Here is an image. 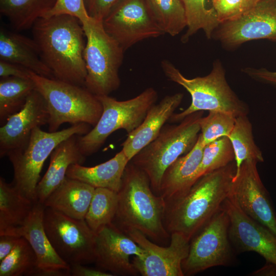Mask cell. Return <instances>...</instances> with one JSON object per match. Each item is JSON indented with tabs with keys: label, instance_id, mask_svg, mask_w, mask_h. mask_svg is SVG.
Listing matches in <instances>:
<instances>
[{
	"label": "cell",
	"instance_id": "4316f807",
	"mask_svg": "<svg viewBox=\"0 0 276 276\" xmlns=\"http://www.w3.org/2000/svg\"><path fill=\"white\" fill-rule=\"evenodd\" d=\"M56 0H0L1 14L12 27L21 31L32 28L54 7Z\"/></svg>",
	"mask_w": 276,
	"mask_h": 276
},
{
	"label": "cell",
	"instance_id": "3957f363",
	"mask_svg": "<svg viewBox=\"0 0 276 276\" xmlns=\"http://www.w3.org/2000/svg\"><path fill=\"white\" fill-rule=\"evenodd\" d=\"M113 223L124 232L136 229L156 243H165L170 235L164 225L166 202L152 190L147 174L130 161L118 192Z\"/></svg>",
	"mask_w": 276,
	"mask_h": 276
},
{
	"label": "cell",
	"instance_id": "ac0fdd59",
	"mask_svg": "<svg viewBox=\"0 0 276 276\" xmlns=\"http://www.w3.org/2000/svg\"><path fill=\"white\" fill-rule=\"evenodd\" d=\"M49 113L46 102L35 89L28 97L23 107L10 116L0 128V156L23 145L33 130L48 124Z\"/></svg>",
	"mask_w": 276,
	"mask_h": 276
},
{
	"label": "cell",
	"instance_id": "b9f144b4",
	"mask_svg": "<svg viewBox=\"0 0 276 276\" xmlns=\"http://www.w3.org/2000/svg\"><path fill=\"white\" fill-rule=\"evenodd\" d=\"M20 237L10 235H0V261L12 251Z\"/></svg>",
	"mask_w": 276,
	"mask_h": 276
},
{
	"label": "cell",
	"instance_id": "8d00e7d4",
	"mask_svg": "<svg viewBox=\"0 0 276 276\" xmlns=\"http://www.w3.org/2000/svg\"><path fill=\"white\" fill-rule=\"evenodd\" d=\"M60 15L75 17L81 24L91 18L87 12L84 0H56L53 8L43 17Z\"/></svg>",
	"mask_w": 276,
	"mask_h": 276
},
{
	"label": "cell",
	"instance_id": "e0dca14e",
	"mask_svg": "<svg viewBox=\"0 0 276 276\" xmlns=\"http://www.w3.org/2000/svg\"><path fill=\"white\" fill-rule=\"evenodd\" d=\"M222 207L229 217L228 237L236 251L256 252L276 265V236L245 214L229 196Z\"/></svg>",
	"mask_w": 276,
	"mask_h": 276
},
{
	"label": "cell",
	"instance_id": "ffe728a7",
	"mask_svg": "<svg viewBox=\"0 0 276 276\" xmlns=\"http://www.w3.org/2000/svg\"><path fill=\"white\" fill-rule=\"evenodd\" d=\"M183 94L180 93L167 95L158 103L153 104L141 124L128 134L122 144V150L129 160L154 140L181 104Z\"/></svg>",
	"mask_w": 276,
	"mask_h": 276
},
{
	"label": "cell",
	"instance_id": "8992f818",
	"mask_svg": "<svg viewBox=\"0 0 276 276\" xmlns=\"http://www.w3.org/2000/svg\"><path fill=\"white\" fill-rule=\"evenodd\" d=\"M30 79L43 97L48 109L49 132L64 123H81L94 126L103 111L97 96L84 86L39 76L31 72Z\"/></svg>",
	"mask_w": 276,
	"mask_h": 276
},
{
	"label": "cell",
	"instance_id": "836d02e7",
	"mask_svg": "<svg viewBox=\"0 0 276 276\" xmlns=\"http://www.w3.org/2000/svg\"><path fill=\"white\" fill-rule=\"evenodd\" d=\"M234 160V151L227 136L222 137L205 145L197 174V180L208 173L226 166Z\"/></svg>",
	"mask_w": 276,
	"mask_h": 276
},
{
	"label": "cell",
	"instance_id": "d4e9b609",
	"mask_svg": "<svg viewBox=\"0 0 276 276\" xmlns=\"http://www.w3.org/2000/svg\"><path fill=\"white\" fill-rule=\"evenodd\" d=\"M129 162L121 150L109 160L94 167H85L79 164L71 165L67 169L66 176L95 188H105L118 192Z\"/></svg>",
	"mask_w": 276,
	"mask_h": 276
},
{
	"label": "cell",
	"instance_id": "74e56055",
	"mask_svg": "<svg viewBox=\"0 0 276 276\" xmlns=\"http://www.w3.org/2000/svg\"><path fill=\"white\" fill-rule=\"evenodd\" d=\"M119 0H84L89 16L103 21L113 6Z\"/></svg>",
	"mask_w": 276,
	"mask_h": 276
},
{
	"label": "cell",
	"instance_id": "60d3db41",
	"mask_svg": "<svg viewBox=\"0 0 276 276\" xmlns=\"http://www.w3.org/2000/svg\"><path fill=\"white\" fill-rule=\"evenodd\" d=\"M71 266V274L72 276H113L109 272L100 268L87 267L82 264H73Z\"/></svg>",
	"mask_w": 276,
	"mask_h": 276
},
{
	"label": "cell",
	"instance_id": "d6986e66",
	"mask_svg": "<svg viewBox=\"0 0 276 276\" xmlns=\"http://www.w3.org/2000/svg\"><path fill=\"white\" fill-rule=\"evenodd\" d=\"M44 209L42 203L36 202L15 236L24 237L35 254L37 263L35 276L71 275L70 265L57 254L45 233L43 222Z\"/></svg>",
	"mask_w": 276,
	"mask_h": 276
},
{
	"label": "cell",
	"instance_id": "d6a6232c",
	"mask_svg": "<svg viewBox=\"0 0 276 276\" xmlns=\"http://www.w3.org/2000/svg\"><path fill=\"white\" fill-rule=\"evenodd\" d=\"M35 254L29 242L20 237L12 251L0 261V276H35Z\"/></svg>",
	"mask_w": 276,
	"mask_h": 276
},
{
	"label": "cell",
	"instance_id": "ba28073f",
	"mask_svg": "<svg viewBox=\"0 0 276 276\" xmlns=\"http://www.w3.org/2000/svg\"><path fill=\"white\" fill-rule=\"evenodd\" d=\"M82 26L86 37L84 87L96 96L109 95L120 86L124 51L105 31L102 21L91 18Z\"/></svg>",
	"mask_w": 276,
	"mask_h": 276
},
{
	"label": "cell",
	"instance_id": "8fae6325",
	"mask_svg": "<svg viewBox=\"0 0 276 276\" xmlns=\"http://www.w3.org/2000/svg\"><path fill=\"white\" fill-rule=\"evenodd\" d=\"M43 222L53 247L66 263L71 266L95 262L96 233L84 219L73 218L44 206Z\"/></svg>",
	"mask_w": 276,
	"mask_h": 276
},
{
	"label": "cell",
	"instance_id": "6da1fadb",
	"mask_svg": "<svg viewBox=\"0 0 276 276\" xmlns=\"http://www.w3.org/2000/svg\"><path fill=\"white\" fill-rule=\"evenodd\" d=\"M32 28L41 57L55 79L84 86L86 37L80 21L68 15L41 17Z\"/></svg>",
	"mask_w": 276,
	"mask_h": 276
},
{
	"label": "cell",
	"instance_id": "44dd1931",
	"mask_svg": "<svg viewBox=\"0 0 276 276\" xmlns=\"http://www.w3.org/2000/svg\"><path fill=\"white\" fill-rule=\"evenodd\" d=\"M204 146L200 133L193 148L165 170L161 180L159 195L166 202L185 194L197 180V174Z\"/></svg>",
	"mask_w": 276,
	"mask_h": 276
},
{
	"label": "cell",
	"instance_id": "e575fe53",
	"mask_svg": "<svg viewBox=\"0 0 276 276\" xmlns=\"http://www.w3.org/2000/svg\"><path fill=\"white\" fill-rule=\"evenodd\" d=\"M200 121V134L205 145L222 137L228 136L232 131L236 118L220 111H209Z\"/></svg>",
	"mask_w": 276,
	"mask_h": 276
},
{
	"label": "cell",
	"instance_id": "2e32d148",
	"mask_svg": "<svg viewBox=\"0 0 276 276\" xmlns=\"http://www.w3.org/2000/svg\"><path fill=\"white\" fill-rule=\"evenodd\" d=\"M145 255L144 250L113 223L96 233L95 263L99 268L114 275L138 274L130 258H143Z\"/></svg>",
	"mask_w": 276,
	"mask_h": 276
},
{
	"label": "cell",
	"instance_id": "9c48e42d",
	"mask_svg": "<svg viewBox=\"0 0 276 276\" xmlns=\"http://www.w3.org/2000/svg\"><path fill=\"white\" fill-rule=\"evenodd\" d=\"M97 97L102 105L101 116L87 133L78 136L80 150L86 157L97 152L113 132L124 129L129 134L138 127L150 108L156 103L158 94L153 88L148 87L137 96L124 101L109 95Z\"/></svg>",
	"mask_w": 276,
	"mask_h": 276
},
{
	"label": "cell",
	"instance_id": "cb8c5ba5",
	"mask_svg": "<svg viewBox=\"0 0 276 276\" xmlns=\"http://www.w3.org/2000/svg\"><path fill=\"white\" fill-rule=\"evenodd\" d=\"M95 190L89 185L66 176L43 205L70 217L84 219Z\"/></svg>",
	"mask_w": 276,
	"mask_h": 276
},
{
	"label": "cell",
	"instance_id": "484cf974",
	"mask_svg": "<svg viewBox=\"0 0 276 276\" xmlns=\"http://www.w3.org/2000/svg\"><path fill=\"white\" fill-rule=\"evenodd\" d=\"M36 202L24 195L12 183L0 177V235L15 236Z\"/></svg>",
	"mask_w": 276,
	"mask_h": 276
},
{
	"label": "cell",
	"instance_id": "f546056e",
	"mask_svg": "<svg viewBox=\"0 0 276 276\" xmlns=\"http://www.w3.org/2000/svg\"><path fill=\"white\" fill-rule=\"evenodd\" d=\"M155 21L164 33L172 36L187 27V19L181 0H144Z\"/></svg>",
	"mask_w": 276,
	"mask_h": 276
},
{
	"label": "cell",
	"instance_id": "83f0119b",
	"mask_svg": "<svg viewBox=\"0 0 276 276\" xmlns=\"http://www.w3.org/2000/svg\"><path fill=\"white\" fill-rule=\"evenodd\" d=\"M31 79L15 77L0 79V124L3 125L11 115L24 106L29 95L35 90Z\"/></svg>",
	"mask_w": 276,
	"mask_h": 276
},
{
	"label": "cell",
	"instance_id": "4dcf8cb0",
	"mask_svg": "<svg viewBox=\"0 0 276 276\" xmlns=\"http://www.w3.org/2000/svg\"><path fill=\"white\" fill-rule=\"evenodd\" d=\"M118 204V192L105 188H95L84 218L87 224L94 233L112 223Z\"/></svg>",
	"mask_w": 276,
	"mask_h": 276
},
{
	"label": "cell",
	"instance_id": "52a82bcc",
	"mask_svg": "<svg viewBox=\"0 0 276 276\" xmlns=\"http://www.w3.org/2000/svg\"><path fill=\"white\" fill-rule=\"evenodd\" d=\"M91 126L81 123L55 132H46L40 127L34 129L23 145L6 155L13 166L12 183L24 195L37 202L36 190L45 160L62 141L73 135L87 133Z\"/></svg>",
	"mask_w": 276,
	"mask_h": 276
},
{
	"label": "cell",
	"instance_id": "7a4b0ae2",
	"mask_svg": "<svg viewBox=\"0 0 276 276\" xmlns=\"http://www.w3.org/2000/svg\"><path fill=\"white\" fill-rule=\"evenodd\" d=\"M235 162L200 177L181 196L166 202L164 225L170 235L191 239L221 209L229 197Z\"/></svg>",
	"mask_w": 276,
	"mask_h": 276
},
{
	"label": "cell",
	"instance_id": "603a6c76",
	"mask_svg": "<svg viewBox=\"0 0 276 276\" xmlns=\"http://www.w3.org/2000/svg\"><path fill=\"white\" fill-rule=\"evenodd\" d=\"M0 60L21 65L39 76L55 79L33 39L1 27Z\"/></svg>",
	"mask_w": 276,
	"mask_h": 276
},
{
	"label": "cell",
	"instance_id": "7402d4cb",
	"mask_svg": "<svg viewBox=\"0 0 276 276\" xmlns=\"http://www.w3.org/2000/svg\"><path fill=\"white\" fill-rule=\"evenodd\" d=\"M73 135L60 143L50 155L49 168L39 180L36 190V201L42 203L66 177L68 167L73 164L82 165L85 160L79 144L78 136Z\"/></svg>",
	"mask_w": 276,
	"mask_h": 276
},
{
	"label": "cell",
	"instance_id": "7c38bea8",
	"mask_svg": "<svg viewBox=\"0 0 276 276\" xmlns=\"http://www.w3.org/2000/svg\"><path fill=\"white\" fill-rule=\"evenodd\" d=\"M102 23L124 51L140 41L164 34L144 0H119Z\"/></svg>",
	"mask_w": 276,
	"mask_h": 276
},
{
	"label": "cell",
	"instance_id": "1f68e13d",
	"mask_svg": "<svg viewBox=\"0 0 276 276\" xmlns=\"http://www.w3.org/2000/svg\"><path fill=\"white\" fill-rule=\"evenodd\" d=\"M185 8L187 30L181 37L183 42L199 30L204 32L206 37L211 38L219 26L216 12L212 7L207 8L205 0H181Z\"/></svg>",
	"mask_w": 276,
	"mask_h": 276
},
{
	"label": "cell",
	"instance_id": "d590c367",
	"mask_svg": "<svg viewBox=\"0 0 276 276\" xmlns=\"http://www.w3.org/2000/svg\"><path fill=\"white\" fill-rule=\"evenodd\" d=\"M260 0H212L220 23L236 19L254 7Z\"/></svg>",
	"mask_w": 276,
	"mask_h": 276
},
{
	"label": "cell",
	"instance_id": "f35d334b",
	"mask_svg": "<svg viewBox=\"0 0 276 276\" xmlns=\"http://www.w3.org/2000/svg\"><path fill=\"white\" fill-rule=\"evenodd\" d=\"M31 72L27 68L18 64L0 60L1 78L15 77L30 79Z\"/></svg>",
	"mask_w": 276,
	"mask_h": 276
},
{
	"label": "cell",
	"instance_id": "f1b7e54d",
	"mask_svg": "<svg viewBox=\"0 0 276 276\" xmlns=\"http://www.w3.org/2000/svg\"><path fill=\"white\" fill-rule=\"evenodd\" d=\"M227 137L234 151L235 174L239 172L241 165L245 160L264 162L262 152L255 143L252 124L247 116L236 118L234 127Z\"/></svg>",
	"mask_w": 276,
	"mask_h": 276
},
{
	"label": "cell",
	"instance_id": "9a60e30c",
	"mask_svg": "<svg viewBox=\"0 0 276 276\" xmlns=\"http://www.w3.org/2000/svg\"><path fill=\"white\" fill-rule=\"evenodd\" d=\"M213 34L229 48L254 40L276 41V0H260L240 17L220 23Z\"/></svg>",
	"mask_w": 276,
	"mask_h": 276
},
{
	"label": "cell",
	"instance_id": "ab89813d",
	"mask_svg": "<svg viewBox=\"0 0 276 276\" xmlns=\"http://www.w3.org/2000/svg\"><path fill=\"white\" fill-rule=\"evenodd\" d=\"M242 72L252 79L276 87V72L270 71L264 68L251 67L244 68Z\"/></svg>",
	"mask_w": 276,
	"mask_h": 276
},
{
	"label": "cell",
	"instance_id": "7bdbcfd3",
	"mask_svg": "<svg viewBox=\"0 0 276 276\" xmlns=\"http://www.w3.org/2000/svg\"><path fill=\"white\" fill-rule=\"evenodd\" d=\"M252 275H276V265L266 262V264L261 268L255 271Z\"/></svg>",
	"mask_w": 276,
	"mask_h": 276
},
{
	"label": "cell",
	"instance_id": "5bb4252c",
	"mask_svg": "<svg viewBox=\"0 0 276 276\" xmlns=\"http://www.w3.org/2000/svg\"><path fill=\"white\" fill-rule=\"evenodd\" d=\"M258 162L244 161L232 183L229 196L247 216L276 236V214L269 194L259 176Z\"/></svg>",
	"mask_w": 276,
	"mask_h": 276
},
{
	"label": "cell",
	"instance_id": "277c9868",
	"mask_svg": "<svg viewBox=\"0 0 276 276\" xmlns=\"http://www.w3.org/2000/svg\"><path fill=\"white\" fill-rule=\"evenodd\" d=\"M162 67L170 80L185 88L191 97L190 106L179 113H174L169 122L179 123L187 116L199 111H220L235 118L248 114V106L229 86L219 60L213 63L208 75L192 79L185 77L167 60L162 61Z\"/></svg>",
	"mask_w": 276,
	"mask_h": 276
},
{
	"label": "cell",
	"instance_id": "5b68a950",
	"mask_svg": "<svg viewBox=\"0 0 276 276\" xmlns=\"http://www.w3.org/2000/svg\"><path fill=\"white\" fill-rule=\"evenodd\" d=\"M203 111L194 112L177 124H165L157 136L135 154L130 162L149 178L153 192L159 195L162 176L178 158L189 152L200 131Z\"/></svg>",
	"mask_w": 276,
	"mask_h": 276
},
{
	"label": "cell",
	"instance_id": "30bf717a",
	"mask_svg": "<svg viewBox=\"0 0 276 276\" xmlns=\"http://www.w3.org/2000/svg\"><path fill=\"white\" fill-rule=\"evenodd\" d=\"M229 225L228 215L222 205L191 239L188 256L182 263L184 275H193L211 267L232 263L233 254Z\"/></svg>",
	"mask_w": 276,
	"mask_h": 276
},
{
	"label": "cell",
	"instance_id": "4fadbf2b",
	"mask_svg": "<svg viewBox=\"0 0 276 276\" xmlns=\"http://www.w3.org/2000/svg\"><path fill=\"white\" fill-rule=\"evenodd\" d=\"M145 251L143 258L133 257L132 263L143 276H184L182 263L188 256L190 240L182 234H170L169 246L164 247L150 241L136 229L125 232Z\"/></svg>",
	"mask_w": 276,
	"mask_h": 276
}]
</instances>
